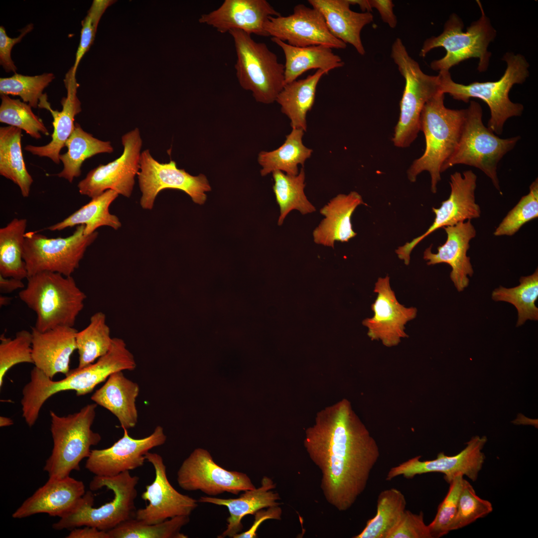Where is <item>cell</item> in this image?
I'll return each mask as SVG.
<instances>
[{"mask_svg":"<svg viewBox=\"0 0 538 538\" xmlns=\"http://www.w3.org/2000/svg\"><path fill=\"white\" fill-rule=\"evenodd\" d=\"M33 28L28 24L20 30V35L15 38L8 36L4 28L0 27V64L6 72L15 73L16 67L11 58V51L13 46L20 42L23 37Z\"/></svg>","mask_w":538,"mask_h":538,"instance_id":"cell-51","label":"cell"},{"mask_svg":"<svg viewBox=\"0 0 538 538\" xmlns=\"http://www.w3.org/2000/svg\"><path fill=\"white\" fill-rule=\"evenodd\" d=\"M66 153L60 154L59 159L63 164V169L57 176L72 183L75 178L80 176L81 167L84 161L96 154L113 152L109 141H103L85 132L77 123L66 141Z\"/></svg>","mask_w":538,"mask_h":538,"instance_id":"cell-34","label":"cell"},{"mask_svg":"<svg viewBox=\"0 0 538 538\" xmlns=\"http://www.w3.org/2000/svg\"><path fill=\"white\" fill-rule=\"evenodd\" d=\"M11 298L7 296L2 295L0 296V307L3 306H7L10 303Z\"/></svg>","mask_w":538,"mask_h":538,"instance_id":"cell-58","label":"cell"},{"mask_svg":"<svg viewBox=\"0 0 538 538\" xmlns=\"http://www.w3.org/2000/svg\"><path fill=\"white\" fill-rule=\"evenodd\" d=\"M112 341L105 314L101 311L95 313L91 316L89 324L76 334L79 355L76 368L88 366L105 355L110 350Z\"/></svg>","mask_w":538,"mask_h":538,"instance_id":"cell-39","label":"cell"},{"mask_svg":"<svg viewBox=\"0 0 538 538\" xmlns=\"http://www.w3.org/2000/svg\"><path fill=\"white\" fill-rule=\"evenodd\" d=\"M85 493L83 482L70 476L49 478L42 486L22 503L12 517L22 519L46 513L61 518L74 509Z\"/></svg>","mask_w":538,"mask_h":538,"instance_id":"cell-23","label":"cell"},{"mask_svg":"<svg viewBox=\"0 0 538 538\" xmlns=\"http://www.w3.org/2000/svg\"><path fill=\"white\" fill-rule=\"evenodd\" d=\"M406 502L403 493L392 488L382 491L378 498L377 513L354 538H388L402 519Z\"/></svg>","mask_w":538,"mask_h":538,"instance_id":"cell-38","label":"cell"},{"mask_svg":"<svg viewBox=\"0 0 538 538\" xmlns=\"http://www.w3.org/2000/svg\"><path fill=\"white\" fill-rule=\"evenodd\" d=\"M122 143L124 150L119 157L92 169L78 183L80 194L92 198L112 190L126 197L131 196L135 177L140 169L142 142L139 129L136 128L124 134Z\"/></svg>","mask_w":538,"mask_h":538,"instance_id":"cell-14","label":"cell"},{"mask_svg":"<svg viewBox=\"0 0 538 538\" xmlns=\"http://www.w3.org/2000/svg\"><path fill=\"white\" fill-rule=\"evenodd\" d=\"M464 480L463 475L460 474L449 483V491L439 505L434 520L428 525L432 538H440L450 532V527L457 511Z\"/></svg>","mask_w":538,"mask_h":538,"instance_id":"cell-48","label":"cell"},{"mask_svg":"<svg viewBox=\"0 0 538 538\" xmlns=\"http://www.w3.org/2000/svg\"><path fill=\"white\" fill-rule=\"evenodd\" d=\"M280 14L266 0H225L216 9L201 15L199 21L221 33L232 29L269 36L264 25L270 16Z\"/></svg>","mask_w":538,"mask_h":538,"instance_id":"cell-22","label":"cell"},{"mask_svg":"<svg viewBox=\"0 0 538 538\" xmlns=\"http://www.w3.org/2000/svg\"><path fill=\"white\" fill-rule=\"evenodd\" d=\"M366 204L356 191L340 194L323 207L320 213L325 216L313 232L314 242L334 248L335 241L347 242L356 236L352 228L351 217L360 205Z\"/></svg>","mask_w":538,"mask_h":538,"instance_id":"cell-28","label":"cell"},{"mask_svg":"<svg viewBox=\"0 0 538 538\" xmlns=\"http://www.w3.org/2000/svg\"><path fill=\"white\" fill-rule=\"evenodd\" d=\"M444 95L438 92L422 109L420 131L425 136V148L423 154L412 162L407 172L408 179L414 182L418 174L428 171L433 193L437 192L443 164L457 145L466 114V109L447 108L444 104Z\"/></svg>","mask_w":538,"mask_h":538,"instance_id":"cell-3","label":"cell"},{"mask_svg":"<svg viewBox=\"0 0 538 538\" xmlns=\"http://www.w3.org/2000/svg\"><path fill=\"white\" fill-rule=\"evenodd\" d=\"M275 487L273 481L264 476L260 487L246 490L239 498L221 499L206 496L201 497L198 501L224 506L228 508L229 516L227 519V528L218 538H234L241 533L243 528L242 520L244 517L254 515L264 508L280 505L277 501L280 499L278 493L271 490Z\"/></svg>","mask_w":538,"mask_h":538,"instance_id":"cell-27","label":"cell"},{"mask_svg":"<svg viewBox=\"0 0 538 538\" xmlns=\"http://www.w3.org/2000/svg\"><path fill=\"white\" fill-rule=\"evenodd\" d=\"M538 217V179L532 183L529 193L523 196L494 232L496 236H511L523 225Z\"/></svg>","mask_w":538,"mask_h":538,"instance_id":"cell-46","label":"cell"},{"mask_svg":"<svg viewBox=\"0 0 538 538\" xmlns=\"http://www.w3.org/2000/svg\"><path fill=\"white\" fill-rule=\"evenodd\" d=\"M146 460L153 466L155 478L145 487L141 498L148 502L136 511L135 518L145 523L154 524L180 516H190L197 507L198 500L178 492L169 482L161 456L148 452Z\"/></svg>","mask_w":538,"mask_h":538,"instance_id":"cell-18","label":"cell"},{"mask_svg":"<svg viewBox=\"0 0 538 538\" xmlns=\"http://www.w3.org/2000/svg\"><path fill=\"white\" fill-rule=\"evenodd\" d=\"M271 40L281 48L285 56L284 85L296 80L309 70H322L327 74L331 70L344 65L341 58L334 53L329 47H295L276 38L271 37Z\"/></svg>","mask_w":538,"mask_h":538,"instance_id":"cell-31","label":"cell"},{"mask_svg":"<svg viewBox=\"0 0 538 538\" xmlns=\"http://www.w3.org/2000/svg\"><path fill=\"white\" fill-rule=\"evenodd\" d=\"M503 60L507 63V68L496 81L475 82L464 85L455 82L448 71L440 72L438 74L439 92L449 94L454 99L465 103L475 98L481 99L488 105L491 117L487 128L497 134H502L504 124L509 118L522 114L523 105L512 102L509 94L514 85L523 83L529 75V65L523 55L507 53Z\"/></svg>","mask_w":538,"mask_h":538,"instance_id":"cell-5","label":"cell"},{"mask_svg":"<svg viewBox=\"0 0 538 538\" xmlns=\"http://www.w3.org/2000/svg\"><path fill=\"white\" fill-rule=\"evenodd\" d=\"M374 291L377 293L371 308L374 316L363 321L368 327V335L371 340H381L384 345H397L402 338L407 337L405 325L416 316L415 307H406L397 300L390 284V277H379L375 283Z\"/></svg>","mask_w":538,"mask_h":538,"instance_id":"cell-21","label":"cell"},{"mask_svg":"<svg viewBox=\"0 0 538 538\" xmlns=\"http://www.w3.org/2000/svg\"><path fill=\"white\" fill-rule=\"evenodd\" d=\"M351 5H358L363 12H371L372 8L371 6L369 0H348Z\"/></svg>","mask_w":538,"mask_h":538,"instance_id":"cell-56","label":"cell"},{"mask_svg":"<svg viewBox=\"0 0 538 538\" xmlns=\"http://www.w3.org/2000/svg\"><path fill=\"white\" fill-rule=\"evenodd\" d=\"M132 362L128 351L118 344H113L109 351L94 363L82 369L70 370L66 377L53 381L34 367L30 381L23 388L21 400L22 416L29 427L37 420L44 403L55 394L65 391L76 392L77 396L87 395L99 384L117 372L131 370Z\"/></svg>","mask_w":538,"mask_h":538,"instance_id":"cell-2","label":"cell"},{"mask_svg":"<svg viewBox=\"0 0 538 538\" xmlns=\"http://www.w3.org/2000/svg\"><path fill=\"white\" fill-rule=\"evenodd\" d=\"M75 75L72 67L65 75L64 81L67 94L61 101V111L52 109L46 94H44L39 101L38 107L49 111L53 118L51 140L44 145L29 144L24 148L33 155L47 157L56 164L60 163V151L74 129L75 117L82 111L81 103L77 95L79 84Z\"/></svg>","mask_w":538,"mask_h":538,"instance_id":"cell-25","label":"cell"},{"mask_svg":"<svg viewBox=\"0 0 538 538\" xmlns=\"http://www.w3.org/2000/svg\"><path fill=\"white\" fill-rule=\"evenodd\" d=\"M237 60L236 76L241 87L250 91L258 102L269 104L276 101L284 85V66L276 55L263 42L255 41L251 35L232 29Z\"/></svg>","mask_w":538,"mask_h":538,"instance_id":"cell-10","label":"cell"},{"mask_svg":"<svg viewBox=\"0 0 538 538\" xmlns=\"http://www.w3.org/2000/svg\"><path fill=\"white\" fill-rule=\"evenodd\" d=\"M282 510L279 506L268 508L266 510L261 509L255 514V520L251 528L247 531L240 533L233 538H256L257 531L262 523L267 520H280Z\"/></svg>","mask_w":538,"mask_h":538,"instance_id":"cell-52","label":"cell"},{"mask_svg":"<svg viewBox=\"0 0 538 538\" xmlns=\"http://www.w3.org/2000/svg\"><path fill=\"white\" fill-rule=\"evenodd\" d=\"M0 122L25 131L33 138L41 137V134L48 135L43 121L35 115L28 104L8 95H0Z\"/></svg>","mask_w":538,"mask_h":538,"instance_id":"cell-43","label":"cell"},{"mask_svg":"<svg viewBox=\"0 0 538 538\" xmlns=\"http://www.w3.org/2000/svg\"><path fill=\"white\" fill-rule=\"evenodd\" d=\"M391 57L405 80L392 140L396 146L405 148L417 137L421 111L427 102L439 92V78L438 75H429L421 70L400 38L392 46Z\"/></svg>","mask_w":538,"mask_h":538,"instance_id":"cell-11","label":"cell"},{"mask_svg":"<svg viewBox=\"0 0 538 538\" xmlns=\"http://www.w3.org/2000/svg\"><path fill=\"white\" fill-rule=\"evenodd\" d=\"M74 327L59 326L41 332L31 327L33 364L52 379L57 373L67 375L71 356L77 350Z\"/></svg>","mask_w":538,"mask_h":538,"instance_id":"cell-26","label":"cell"},{"mask_svg":"<svg viewBox=\"0 0 538 538\" xmlns=\"http://www.w3.org/2000/svg\"><path fill=\"white\" fill-rule=\"evenodd\" d=\"M24 287V284L21 279L13 277H5L0 275V292L8 293Z\"/></svg>","mask_w":538,"mask_h":538,"instance_id":"cell-55","label":"cell"},{"mask_svg":"<svg viewBox=\"0 0 538 538\" xmlns=\"http://www.w3.org/2000/svg\"><path fill=\"white\" fill-rule=\"evenodd\" d=\"M137 175L141 192L140 204L143 209L151 210L156 197L165 189L183 191L199 205L205 202L206 193L211 190L204 174L193 176L184 169L178 168L173 160L160 163L152 156L148 149L141 153Z\"/></svg>","mask_w":538,"mask_h":538,"instance_id":"cell-13","label":"cell"},{"mask_svg":"<svg viewBox=\"0 0 538 538\" xmlns=\"http://www.w3.org/2000/svg\"><path fill=\"white\" fill-rule=\"evenodd\" d=\"M312 7L323 16L331 33L345 43L351 44L360 55L365 53L361 38L364 26L373 20L371 12L352 10L348 0H309Z\"/></svg>","mask_w":538,"mask_h":538,"instance_id":"cell-29","label":"cell"},{"mask_svg":"<svg viewBox=\"0 0 538 538\" xmlns=\"http://www.w3.org/2000/svg\"><path fill=\"white\" fill-rule=\"evenodd\" d=\"M520 139V136L501 138L495 135L483 123L481 105L470 101L468 108L466 109L457 145L443 164L441 172L459 164L475 167L489 177L495 188L501 192L497 172L498 164Z\"/></svg>","mask_w":538,"mask_h":538,"instance_id":"cell-9","label":"cell"},{"mask_svg":"<svg viewBox=\"0 0 538 538\" xmlns=\"http://www.w3.org/2000/svg\"><path fill=\"white\" fill-rule=\"evenodd\" d=\"M21 137L22 130L18 128H0V174L16 184L21 195L27 197L33 180L24 161Z\"/></svg>","mask_w":538,"mask_h":538,"instance_id":"cell-35","label":"cell"},{"mask_svg":"<svg viewBox=\"0 0 538 538\" xmlns=\"http://www.w3.org/2000/svg\"><path fill=\"white\" fill-rule=\"evenodd\" d=\"M177 481L185 490H200L210 496L225 492L238 495L256 488L246 473L226 470L201 448L194 449L183 461L177 471Z\"/></svg>","mask_w":538,"mask_h":538,"instance_id":"cell-15","label":"cell"},{"mask_svg":"<svg viewBox=\"0 0 538 538\" xmlns=\"http://www.w3.org/2000/svg\"><path fill=\"white\" fill-rule=\"evenodd\" d=\"M123 429V437L111 446L91 450L85 467L95 476H114L141 467L146 460L145 454L166 440L163 428L160 425L150 435L140 439L132 437L128 429Z\"/></svg>","mask_w":538,"mask_h":538,"instance_id":"cell-19","label":"cell"},{"mask_svg":"<svg viewBox=\"0 0 538 538\" xmlns=\"http://www.w3.org/2000/svg\"><path fill=\"white\" fill-rule=\"evenodd\" d=\"M486 441V436H475L455 455L449 456L440 452L436 459L426 461H421V456L414 457L391 468L386 480L390 481L400 476L411 479L417 475L439 472L444 474L449 483L460 474L475 481L484 462L485 456L482 450Z\"/></svg>","mask_w":538,"mask_h":538,"instance_id":"cell-20","label":"cell"},{"mask_svg":"<svg viewBox=\"0 0 538 538\" xmlns=\"http://www.w3.org/2000/svg\"><path fill=\"white\" fill-rule=\"evenodd\" d=\"M84 228V225L77 226L71 235L65 238H49L35 232L26 233L23 259L28 277L43 271L71 276L98 235L96 231L86 236Z\"/></svg>","mask_w":538,"mask_h":538,"instance_id":"cell-12","label":"cell"},{"mask_svg":"<svg viewBox=\"0 0 538 538\" xmlns=\"http://www.w3.org/2000/svg\"><path fill=\"white\" fill-rule=\"evenodd\" d=\"M447 234L445 243L437 248V253L431 252V246L425 249L423 259L428 265L446 263L452 269L450 277L458 291H463L469 284L468 276H472L473 269L467 256L469 243L476 235L471 220L453 226L443 227Z\"/></svg>","mask_w":538,"mask_h":538,"instance_id":"cell-24","label":"cell"},{"mask_svg":"<svg viewBox=\"0 0 538 538\" xmlns=\"http://www.w3.org/2000/svg\"><path fill=\"white\" fill-rule=\"evenodd\" d=\"M97 406L95 403L88 404L66 416L50 411L53 448L43 467L49 478H64L79 470L80 462L90 455L91 446L100 442V434L91 429Z\"/></svg>","mask_w":538,"mask_h":538,"instance_id":"cell-7","label":"cell"},{"mask_svg":"<svg viewBox=\"0 0 538 538\" xmlns=\"http://www.w3.org/2000/svg\"><path fill=\"white\" fill-rule=\"evenodd\" d=\"M520 284L507 288L502 286L492 293L495 301H503L513 304L518 312L517 326L523 324L527 320H538V308L535 302L538 297V269L531 275L522 276Z\"/></svg>","mask_w":538,"mask_h":538,"instance_id":"cell-41","label":"cell"},{"mask_svg":"<svg viewBox=\"0 0 538 538\" xmlns=\"http://www.w3.org/2000/svg\"><path fill=\"white\" fill-rule=\"evenodd\" d=\"M189 521V516H180L157 524H149L133 518L107 533L110 538H187L188 536L180 531Z\"/></svg>","mask_w":538,"mask_h":538,"instance_id":"cell-42","label":"cell"},{"mask_svg":"<svg viewBox=\"0 0 538 538\" xmlns=\"http://www.w3.org/2000/svg\"><path fill=\"white\" fill-rule=\"evenodd\" d=\"M13 424V420L11 418L3 416H0V426L1 427L8 426Z\"/></svg>","mask_w":538,"mask_h":538,"instance_id":"cell-57","label":"cell"},{"mask_svg":"<svg viewBox=\"0 0 538 538\" xmlns=\"http://www.w3.org/2000/svg\"><path fill=\"white\" fill-rule=\"evenodd\" d=\"M20 299L36 314L34 326L41 332L59 326L74 327L86 295L72 276L43 271L27 277Z\"/></svg>","mask_w":538,"mask_h":538,"instance_id":"cell-4","label":"cell"},{"mask_svg":"<svg viewBox=\"0 0 538 538\" xmlns=\"http://www.w3.org/2000/svg\"><path fill=\"white\" fill-rule=\"evenodd\" d=\"M272 174L274 180L273 190L280 209L278 225L282 224L286 216L293 210L299 211L302 215L316 211L304 192L305 175L303 168H301L298 174L295 176L286 174L279 170L275 171Z\"/></svg>","mask_w":538,"mask_h":538,"instance_id":"cell-40","label":"cell"},{"mask_svg":"<svg viewBox=\"0 0 538 538\" xmlns=\"http://www.w3.org/2000/svg\"><path fill=\"white\" fill-rule=\"evenodd\" d=\"M304 446L321 472L326 500L339 511L348 510L365 490L380 457L376 441L349 401L318 412L305 431Z\"/></svg>","mask_w":538,"mask_h":538,"instance_id":"cell-1","label":"cell"},{"mask_svg":"<svg viewBox=\"0 0 538 538\" xmlns=\"http://www.w3.org/2000/svg\"><path fill=\"white\" fill-rule=\"evenodd\" d=\"M27 220L14 218L0 229V275L19 279L27 278L23 259Z\"/></svg>","mask_w":538,"mask_h":538,"instance_id":"cell-37","label":"cell"},{"mask_svg":"<svg viewBox=\"0 0 538 538\" xmlns=\"http://www.w3.org/2000/svg\"><path fill=\"white\" fill-rule=\"evenodd\" d=\"M55 78L53 73L34 76L15 73L12 76L0 78V94L19 96L32 108L38 107L44 89Z\"/></svg>","mask_w":538,"mask_h":538,"instance_id":"cell-44","label":"cell"},{"mask_svg":"<svg viewBox=\"0 0 538 538\" xmlns=\"http://www.w3.org/2000/svg\"><path fill=\"white\" fill-rule=\"evenodd\" d=\"M119 194L108 190L91 200L62 221L47 228L51 231H61L67 228L84 225V235H90L98 228L107 226L115 230L121 227V223L115 215L110 213L109 207Z\"/></svg>","mask_w":538,"mask_h":538,"instance_id":"cell-33","label":"cell"},{"mask_svg":"<svg viewBox=\"0 0 538 538\" xmlns=\"http://www.w3.org/2000/svg\"><path fill=\"white\" fill-rule=\"evenodd\" d=\"M492 511V504L479 497L470 483L464 480L457 511L450 527V531L462 528L487 516Z\"/></svg>","mask_w":538,"mask_h":538,"instance_id":"cell-47","label":"cell"},{"mask_svg":"<svg viewBox=\"0 0 538 538\" xmlns=\"http://www.w3.org/2000/svg\"><path fill=\"white\" fill-rule=\"evenodd\" d=\"M388 538H432L428 525L424 521L423 514L405 510L395 530Z\"/></svg>","mask_w":538,"mask_h":538,"instance_id":"cell-50","label":"cell"},{"mask_svg":"<svg viewBox=\"0 0 538 538\" xmlns=\"http://www.w3.org/2000/svg\"><path fill=\"white\" fill-rule=\"evenodd\" d=\"M481 15L463 31L464 24L461 18L452 13L445 23L443 32L437 36H432L423 42L419 56L424 57L432 49L442 47L446 50L445 56L432 61L431 68L439 72L448 71L467 59H479L477 69L486 71L489 66L491 52L488 47L494 40L496 32L486 16L481 3L477 0Z\"/></svg>","mask_w":538,"mask_h":538,"instance_id":"cell-8","label":"cell"},{"mask_svg":"<svg viewBox=\"0 0 538 538\" xmlns=\"http://www.w3.org/2000/svg\"><path fill=\"white\" fill-rule=\"evenodd\" d=\"M264 28L269 36L293 46L324 45L336 49L347 46L331 33L318 10L303 4L296 5L288 16H270Z\"/></svg>","mask_w":538,"mask_h":538,"instance_id":"cell-17","label":"cell"},{"mask_svg":"<svg viewBox=\"0 0 538 538\" xmlns=\"http://www.w3.org/2000/svg\"><path fill=\"white\" fill-rule=\"evenodd\" d=\"M304 132L301 129L293 128L286 136L283 143L278 148L272 151H262L259 153L258 160L262 167V176L267 175L277 170L292 176L298 174V165L303 166L313 152L312 149L307 147L303 143Z\"/></svg>","mask_w":538,"mask_h":538,"instance_id":"cell-36","label":"cell"},{"mask_svg":"<svg viewBox=\"0 0 538 538\" xmlns=\"http://www.w3.org/2000/svg\"><path fill=\"white\" fill-rule=\"evenodd\" d=\"M115 1L112 0H94L88 13L82 21L80 40L74 65L72 67L76 73L79 64L84 54L89 50L95 39L99 21L106 9Z\"/></svg>","mask_w":538,"mask_h":538,"instance_id":"cell-49","label":"cell"},{"mask_svg":"<svg viewBox=\"0 0 538 538\" xmlns=\"http://www.w3.org/2000/svg\"><path fill=\"white\" fill-rule=\"evenodd\" d=\"M72 530L67 538H110L107 531L100 530L96 528L84 526Z\"/></svg>","mask_w":538,"mask_h":538,"instance_id":"cell-54","label":"cell"},{"mask_svg":"<svg viewBox=\"0 0 538 538\" xmlns=\"http://www.w3.org/2000/svg\"><path fill=\"white\" fill-rule=\"evenodd\" d=\"M138 481L139 477L132 476L129 471L111 477L95 476L89 484L90 490L96 491L106 487L112 491L113 499L99 507H93L94 496L88 491L70 513L53 524V529L72 530L89 526L108 531L135 518L136 510L134 501Z\"/></svg>","mask_w":538,"mask_h":538,"instance_id":"cell-6","label":"cell"},{"mask_svg":"<svg viewBox=\"0 0 538 538\" xmlns=\"http://www.w3.org/2000/svg\"><path fill=\"white\" fill-rule=\"evenodd\" d=\"M31 332L21 330L16 332L14 338H7L4 334L0 337V387L2 386L4 377L14 366L20 363H32Z\"/></svg>","mask_w":538,"mask_h":538,"instance_id":"cell-45","label":"cell"},{"mask_svg":"<svg viewBox=\"0 0 538 538\" xmlns=\"http://www.w3.org/2000/svg\"><path fill=\"white\" fill-rule=\"evenodd\" d=\"M450 179L451 191L448 198L442 202L439 208H432L435 216L433 224L424 234L396 250L399 258L404 261L405 265H409L413 249L434 231L480 217V207L475 197L476 175L471 170L462 174L455 172L450 175Z\"/></svg>","mask_w":538,"mask_h":538,"instance_id":"cell-16","label":"cell"},{"mask_svg":"<svg viewBox=\"0 0 538 538\" xmlns=\"http://www.w3.org/2000/svg\"><path fill=\"white\" fill-rule=\"evenodd\" d=\"M372 8H376L383 21L391 28H395L397 19L393 11L394 4L391 0H369Z\"/></svg>","mask_w":538,"mask_h":538,"instance_id":"cell-53","label":"cell"},{"mask_svg":"<svg viewBox=\"0 0 538 538\" xmlns=\"http://www.w3.org/2000/svg\"><path fill=\"white\" fill-rule=\"evenodd\" d=\"M139 393L138 384L126 378L121 371L111 374L91 399L116 416L123 429H128L134 427L137 422L135 402Z\"/></svg>","mask_w":538,"mask_h":538,"instance_id":"cell-30","label":"cell"},{"mask_svg":"<svg viewBox=\"0 0 538 538\" xmlns=\"http://www.w3.org/2000/svg\"><path fill=\"white\" fill-rule=\"evenodd\" d=\"M324 74V71L317 70L304 79L285 84L278 95L276 102L290 120L292 129L306 131V115L314 105L317 85Z\"/></svg>","mask_w":538,"mask_h":538,"instance_id":"cell-32","label":"cell"}]
</instances>
